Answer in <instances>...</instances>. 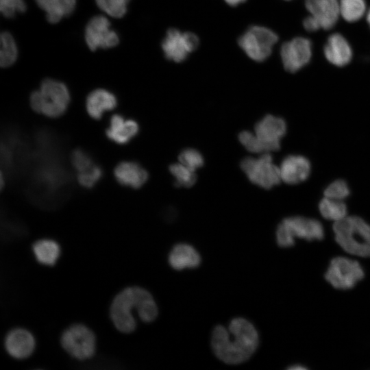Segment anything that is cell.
Segmentation results:
<instances>
[{
	"label": "cell",
	"mask_w": 370,
	"mask_h": 370,
	"mask_svg": "<svg viewBox=\"0 0 370 370\" xmlns=\"http://www.w3.org/2000/svg\"><path fill=\"white\" fill-rule=\"evenodd\" d=\"M258 334L248 320L233 319L228 328L217 325L213 330L211 345L215 356L230 365H238L248 360L258 345Z\"/></svg>",
	"instance_id": "cell-1"
},
{
	"label": "cell",
	"mask_w": 370,
	"mask_h": 370,
	"mask_svg": "<svg viewBox=\"0 0 370 370\" xmlns=\"http://www.w3.org/2000/svg\"><path fill=\"white\" fill-rule=\"evenodd\" d=\"M135 311L141 321H153L158 316V307L152 295L138 286L127 287L114 298L110 308L111 320L115 328L123 333L132 332L136 322Z\"/></svg>",
	"instance_id": "cell-2"
},
{
	"label": "cell",
	"mask_w": 370,
	"mask_h": 370,
	"mask_svg": "<svg viewBox=\"0 0 370 370\" xmlns=\"http://www.w3.org/2000/svg\"><path fill=\"white\" fill-rule=\"evenodd\" d=\"M335 240L347 253L370 257V225L362 219L346 217L333 225Z\"/></svg>",
	"instance_id": "cell-3"
},
{
	"label": "cell",
	"mask_w": 370,
	"mask_h": 370,
	"mask_svg": "<svg viewBox=\"0 0 370 370\" xmlns=\"http://www.w3.org/2000/svg\"><path fill=\"white\" fill-rule=\"evenodd\" d=\"M70 102V94L63 83L51 79L43 80L38 90L29 98L34 111L46 116L55 118L62 115Z\"/></svg>",
	"instance_id": "cell-4"
},
{
	"label": "cell",
	"mask_w": 370,
	"mask_h": 370,
	"mask_svg": "<svg viewBox=\"0 0 370 370\" xmlns=\"http://www.w3.org/2000/svg\"><path fill=\"white\" fill-rule=\"evenodd\" d=\"M323 236V227L319 221L304 217H287L276 230L277 243L282 247L293 246L295 238L313 241L321 240Z\"/></svg>",
	"instance_id": "cell-5"
},
{
	"label": "cell",
	"mask_w": 370,
	"mask_h": 370,
	"mask_svg": "<svg viewBox=\"0 0 370 370\" xmlns=\"http://www.w3.org/2000/svg\"><path fill=\"white\" fill-rule=\"evenodd\" d=\"M278 40V35L271 29L254 25L239 37L238 44L250 59L261 62L271 56Z\"/></svg>",
	"instance_id": "cell-6"
},
{
	"label": "cell",
	"mask_w": 370,
	"mask_h": 370,
	"mask_svg": "<svg viewBox=\"0 0 370 370\" xmlns=\"http://www.w3.org/2000/svg\"><path fill=\"white\" fill-rule=\"evenodd\" d=\"M60 343L69 354L78 360L88 359L95 352V336L82 324H74L66 329L62 334Z\"/></svg>",
	"instance_id": "cell-7"
},
{
	"label": "cell",
	"mask_w": 370,
	"mask_h": 370,
	"mask_svg": "<svg viewBox=\"0 0 370 370\" xmlns=\"http://www.w3.org/2000/svg\"><path fill=\"white\" fill-rule=\"evenodd\" d=\"M241 167L253 184L266 189L278 184L282 180L280 168L274 164L268 153L258 158H244L241 162Z\"/></svg>",
	"instance_id": "cell-8"
},
{
	"label": "cell",
	"mask_w": 370,
	"mask_h": 370,
	"mask_svg": "<svg viewBox=\"0 0 370 370\" xmlns=\"http://www.w3.org/2000/svg\"><path fill=\"white\" fill-rule=\"evenodd\" d=\"M364 275V271L357 261L345 257H336L330 262L325 278L336 288L349 289Z\"/></svg>",
	"instance_id": "cell-9"
},
{
	"label": "cell",
	"mask_w": 370,
	"mask_h": 370,
	"mask_svg": "<svg viewBox=\"0 0 370 370\" xmlns=\"http://www.w3.org/2000/svg\"><path fill=\"white\" fill-rule=\"evenodd\" d=\"M199 43V38L193 32H182L177 29L171 28L166 32L161 47L167 60L180 63L197 49Z\"/></svg>",
	"instance_id": "cell-10"
},
{
	"label": "cell",
	"mask_w": 370,
	"mask_h": 370,
	"mask_svg": "<svg viewBox=\"0 0 370 370\" xmlns=\"http://www.w3.org/2000/svg\"><path fill=\"white\" fill-rule=\"evenodd\" d=\"M311 41L304 37H296L282 44L280 56L284 69L295 73L304 67L312 58Z\"/></svg>",
	"instance_id": "cell-11"
},
{
	"label": "cell",
	"mask_w": 370,
	"mask_h": 370,
	"mask_svg": "<svg viewBox=\"0 0 370 370\" xmlns=\"http://www.w3.org/2000/svg\"><path fill=\"white\" fill-rule=\"evenodd\" d=\"M85 40L91 51L111 48L119 42L118 35L110 29V23L101 15L92 17L87 23Z\"/></svg>",
	"instance_id": "cell-12"
},
{
	"label": "cell",
	"mask_w": 370,
	"mask_h": 370,
	"mask_svg": "<svg viewBox=\"0 0 370 370\" xmlns=\"http://www.w3.org/2000/svg\"><path fill=\"white\" fill-rule=\"evenodd\" d=\"M254 131L265 153H269L280 149V140L285 135L286 125L283 119L268 114L256 124Z\"/></svg>",
	"instance_id": "cell-13"
},
{
	"label": "cell",
	"mask_w": 370,
	"mask_h": 370,
	"mask_svg": "<svg viewBox=\"0 0 370 370\" xmlns=\"http://www.w3.org/2000/svg\"><path fill=\"white\" fill-rule=\"evenodd\" d=\"M305 5L321 28L328 30L336 25L340 14L338 0H305Z\"/></svg>",
	"instance_id": "cell-14"
},
{
	"label": "cell",
	"mask_w": 370,
	"mask_h": 370,
	"mask_svg": "<svg viewBox=\"0 0 370 370\" xmlns=\"http://www.w3.org/2000/svg\"><path fill=\"white\" fill-rule=\"evenodd\" d=\"M5 347L12 357L24 359L33 353L35 339L32 333L27 330L16 328L6 335Z\"/></svg>",
	"instance_id": "cell-15"
},
{
	"label": "cell",
	"mask_w": 370,
	"mask_h": 370,
	"mask_svg": "<svg viewBox=\"0 0 370 370\" xmlns=\"http://www.w3.org/2000/svg\"><path fill=\"white\" fill-rule=\"evenodd\" d=\"M309 160L302 156L291 155L282 162L281 179L288 184H296L306 180L310 173Z\"/></svg>",
	"instance_id": "cell-16"
},
{
	"label": "cell",
	"mask_w": 370,
	"mask_h": 370,
	"mask_svg": "<svg viewBox=\"0 0 370 370\" xmlns=\"http://www.w3.org/2000/svg\"><path fill=\"white\" fill-rule=\"evenodd\" d=\"M324 55L331 64L344 66L352 58V49L345 38L338 33L330 35L324 46Z\"/></svg>",
	"instance_id": "cell-17"
},
{
	"label": "cell",
	"mask_w": 370,
	"mask_h": 370,
	"mask_svg": "<svg viewBox=\"0 0 370 370\" xmlns=\"http://www.w3.org/2000/svg\"><path fill=\"white\" fill-rule=\"evenodd\" d=\"M139 130L138 123L132 119H125L115 114L110 120V125L106 131L109 139L117 144H125L134 138Z\"/></svg>",
	"instance_id": "cell-18"
},
{
	"label": "cell",
	"mask_w": 370,
	"mask_h": 370,
	"mask_svg": "<svg viewBox=\"0 0 370 370\" xmlns=\"http://www.w3.org/2000/svg\"><path fill=\"white\" fill-rule=\"evenodd\" d=\"M114 176L122 185L138 188L147 180L148 173L135 162H120L114 169Z\"/></svg>",
	"instance_id": "cell-19"
},
{
	"label": "cell",
	"mask_w": 370,
	"mask_h": 370,
	"mask_svg": "<svg viewBox=\"0 0 370 370\" xmlns=\"http://www.w3.org/2000/svg\"><path fill=\"white\" fill-rule=\"evenodd\" d=\"M116 106L115 96L105 89H96L87 97L86 108L93 119H99L106 111L113 110Z\"/></svg>",
	"instance_id": "cell-20"
},
{
	"label": "cell",
	"mask_w": 370,
	"mask_h": 370,
	"mask_svg": "<svg viewBox=\"0 0 370 370\" xmlns=\"http://www.w3.org/2000/svg\"><path fill=\"white\" fill-rule=\"evenodd\" d=\"M200 262L201 257L197 250L185 243L175 245L169 256V262L175 270L197 267Z\"/></svg>",
	"instance_id": "cell-21"
},
{
	"label": "cell",
	"mask_w": 370,
	"mask_h": 370,
	"mask_svg": "<svg viewBox=\"0 0 370 370\" xmlns=\"http://www.w3.org/2000/svg\"><path fill=\"white\" fill-rule=\"evenodd\" d=\"M45 12L46 18L51 23H56L70 15L75 9V0H35Z\"/></svg>",
	"instance_id": "cell-22"
},
{
	"label": "cell",
	"mask_w": 370,
	"mask_h": 370,
	"mask_svg": "<svg viewBox=\"0 0 370 370\" xmlns=\"http://www.w3.org/2000/svg\"><path fill=\"white\" fill-rule=\"evenodd\" d=\"M32 251L37 261L45 265H54L60 254L58 243L51 239H40L32 245Z\"/></svg>",
	"instance_id": "cell-23"
},
{
	"label": "cell",
	"mask_w": 370,
	"mask_h": 370,
	"mask_svg": "<svg viewBox=\"0 0 370 370\" xmlns=\"http://www.w3.org/2000/svg\"><path fill=\"white\" fill-rule=\"evenodd\" d=\"M319 209L324 218L335 222L344 219L347 214L346 205L342 201L328 197L320 201Z\"/></svg>",
	"instance_id": "cell-24"
},
{
	"label": "cell",
	"mask_w": 370,
	"mask_h": 370,
	"mask_svg": "<svg viewBox=\"0 0 370 370\" xmlns=\"http://www.w3.org/2000/svg\"><path fill=\"white\" fill-rule=\"evenodd\" d=\"M0 40V65L1 67H8L16 60L17 47L12 36L9 32H2Z\"/></svg>",
	"instance_id": "cell-25"
},
{
	"label": "cell",
	"mask_w": 370,
	"mask_h": 370,
	"mask_svg": "<svg viewBox=\"0 0 370 370\" xmlns=\"http://www.w3.org/2000/svg\"><path fill=\"white\" fill-rule=\"evenodd\" d=\"M339 6L342 17L350 23L360 20L366 10L365 0H340Z\"/></svg>",
	"instance_id": "cell-26"
},
{
	"label": "cell",
	"mask_w": 370,
	"mask_h": 370,
	"mask_svg": "<svg viewBox=\"0 0 370 370\" xmlns=\"http://www.w3.org/2000/svg\"><path fill=\"white\" fill-rule=\"evenodd\" d=\"M171 173L175 179V185L182 187H190L197 180L195 171L182 163H175L169 166Z\"/></svg>",
	"instance_id": "cell-27"
},
{
	"label": "cell",
	"mask_w": 370,
	"mask_h": 370,
	"mask_svg": "<svg viewBox=\"0 0 370 370\" xmlns=\"http://www.w3.org/2000/svg\"><path fill=\"white\" fill-rule=\"evenodd\" d=\"M130 0H95L98 7L114 18H121L127 12Z\"/></svg>",
	"instance_id": "cell-28"
},
{
	"label": "cell",
	"mask_w": 370,
	"mask_h": 370,
	"mask_svg": "<svg viewBox=\"0 0 370 370\" xmlns=\"http://www.w3.org/2000/svg\"><path fill=\"white\" fill-rule=\"evenodd\" d=\"M180 162L193 171L204 165V158L201 153L194 149L188 148L181 151L179 155Z\"/></svg>",
	"instance_id": "cell-29"
},
{
	"label": "cell",
	"mask_w": 370,
	"mask_h": 370,
	"mask_svg": "<svg viewBox=\"0 0 370 370\" xmlns=\"http://www.w3.org/2000/svg\"><path fill=\"white\" fill-rule=\"evenodd\" d=\"M350 193L347 182L343 180H337L328 186L324 190L325 197L341 200L345 199Z\"/></svg>",
	"instance_id": "cell-30"
},
{
	"label": "cell",
	"mask_w": 370,
	"mask_h": 370,
	"mask_svg": "<svg viewBox=\"0 0 370 370\" xmlns=\"http://www.w3.org/2000/svg\"><path fill=\"white\" fill-rule=\"evenodd\" d=\"M101 175L102 171L100 167L94 164L88 170L77 173V179L81 186L91 188L99 181Z\"/></svg>",
	"instance_id": "cell-31"
},
{
	"label": "cell",
	"mask_w": 370,
	"mask_h": 370,
	"mask_svg": "<svg viewBox=\"0 0 370 370\" xmlns=\"http://www.w3.org/2000/svg\"><path fill=\"white\" fill-rule=\"evenodd\" d=\"M26 10L23 0H0V11L6 18H13L17 13Z\"/></svg>",
	"instance_id": "cell-32"
},
{
	"label": "cell",
	"mask_w": 370,
	"mask_h": 370,
	"mask_svg": "<svg viewBox=\"0 0 370 370\" xmlns=\"http://www.w3.org/2000/svg\"><path fill=\"white\" fill-rule=\"evenodd\" d=\"M241 144L252 153H266L264 149L255 134L248 131H243L238 135Z\"/></svg>",
	"instance_id": "cell-33"
},
{
	"label": "cell",
	"mask_w": 370,
	"mask_h": 370,
	"mask_svg": "<svg viewBox=\"0 0 370 370\" xmlns=\"http://www.w3.org/2000/svg\"><path fill=\"white\" fill-rule=\"evenodd\" d=\"M71 161L77 173L85 171L94 165L91 158L85 151L80 149L73 151Z\"/></svg>",
	"instance_id": "cell-34"
},
{
	"label": "cell",
	"mask_w": 370,
	"mask_h": 370,
	"mask_svg": "<svg viewBox=\"0 0 370 370\" xmlns=\"http://www.w3.org/2000/svg\"><path fill=\"white\" fill-rule=\"evenodd\" d=\"M303 26L306 31L310 32L317 31L321 28L319 21L312 15L304 18Z\"/></svg>",
	"instance_id": "cell-35"
},
{
	"label": "cell",
	"mask_w": 370,
	"mask_h": 370,
	"mask_svg": "<svg viewBox=\"0 0 370 370\" xmlns=\"http://www.w3.org/2000/svg\"><path fill=\"white\" fill-rule=\"evenodd\" d=\"M224 1L227 5L230 6H236L246 1V0H224Z\"/></svg>",
	"instance_id": "cell-36"
},
{
	"label": "cell",
	"mask_w": 370,
	"mask_h": 370,
	"mask_svg": "<svg viewBox=\"0 0 370 370\" xmlns=\"http://www.w3.org/2000/svg\"><path fill=\"white\" fill-rule=\"evenodd\" d=\"M289 369L290 370H304V369H306V367L297 365H293L292 367H290Z\"/></svg>",
	"instance_id": "cell-37"
},
{
	"label": "cell",
	"mask_w": 370,
	"mask_h": 370,
	"mask_svg": "<svg viewBox=\"0 0 370 370\" xmlns=\"http://www.w3.org/2000/svg\"><path fill=\"white\" fill-rule=\"evenodd\" d=\"M367 23H368L369 27H370V9H369V10L368 11V13H367Z\"/></svg>",
	"instance_id": "cell-38"
},
{
	"label": "cell",
	"mask_w": 370,
	"mask_h": 370,
	"mask_svg": "<svg viewBox=\"0 0 370 370\" xmlns=\"http://www.w3.org/2000/svg\"><path fill=\"white\" fill-rule=\"evenodd\" d=\"M286 1H288V0H286Z\"/></svg>",
	"instance_id": "cell-39"
}]
</instances>
